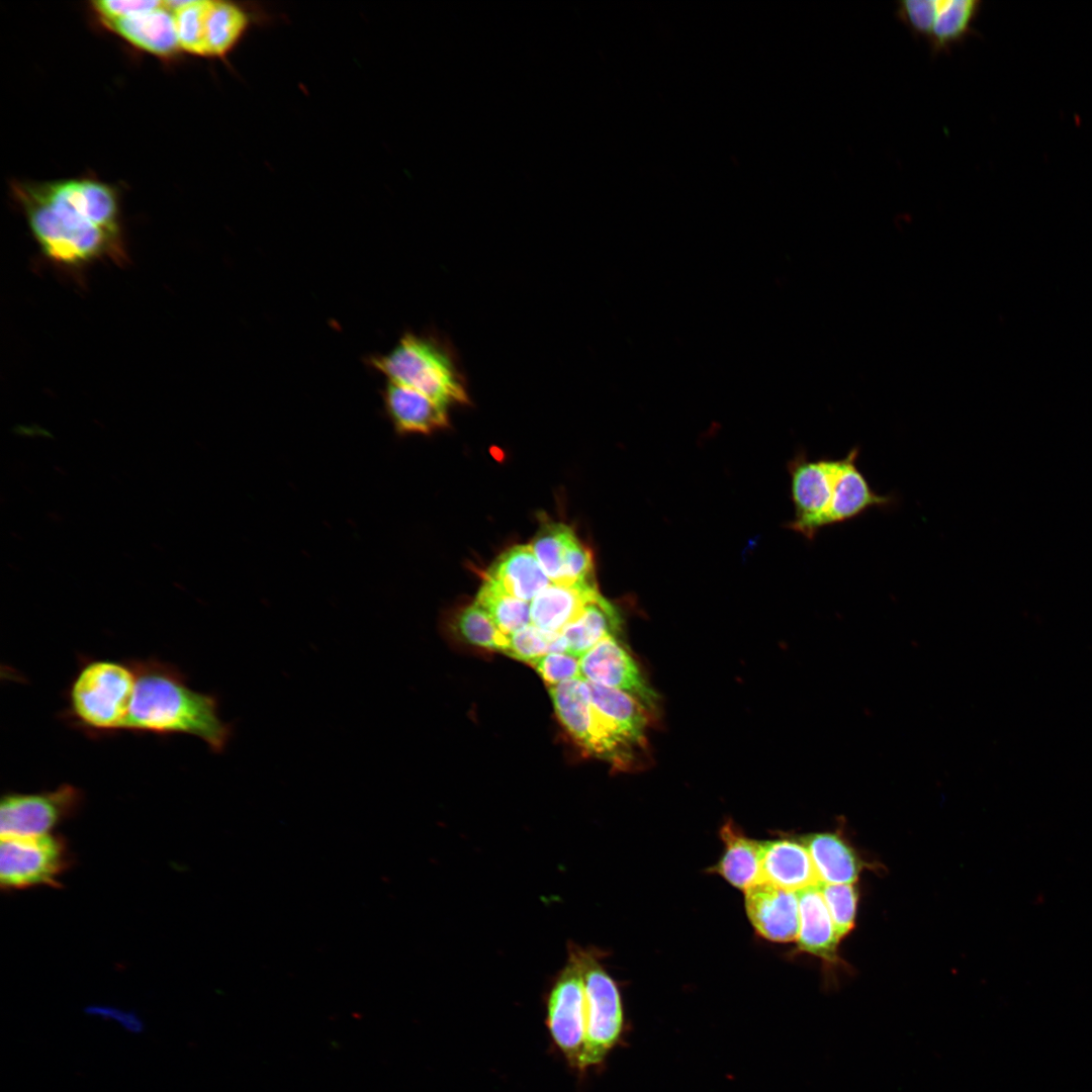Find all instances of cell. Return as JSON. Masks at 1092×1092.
Here are the masks:
<instances>
[{"label": "cell", "mask_w": 1092, "mask_h": 1092, "mask_svg": "<svg viewBox=\"0 0 1092 1092\" xmlns=\"http://www.w3.org/2000/svg\"><path fill=\"white\" fill-rule=\"evenodd\" d=\"M31 234L51 261L79 267L122 259L119 204L114 189L96 179L15 186Z\"/></svg>", "instance_id": "cell-1"}, {"label": "cell", "mask_w": 1092, "mask_h": 1092, "mask_svg": "<svg viewBox=\"0 0 1092 1092\" xmlns=\"http://www.w3.org/2000/svg\"><path fill=\"white\" fill-rule=\"evenodd\" d=\"M129 662L135 685L124 730L186 734L199 738L215 753L225 749L233 726L220 718L215 696L193 690L185 674L171 663L153 657Z\"/></svg>", "instance_id": "cell-2"}, {"label": "cell", "mask_w": 1092, "mask_h": 1092, "mask_svg": "<svg viewBox=\"0 0 1092 1092\" xmlns=\"http://www.w3.org/2000/svg\"><path fill=\"white\" fill-rule=\"evenodd\" d=\"M129 660L84 658L66 694L63 719L89 736L124 730L134 693Z\"/></svg>", "instance_id": "cell-3"}, {"label": "cell", "mask_w": 1092, "mask_h": 1092, "mask_svg": "<svg viewBox=\"0 0 1092 1092\" xmlns=\"http://www.w3.org/2000/svg\"><path fill=\"white\" fill-rule=\"evenodd\" d=\"M369 364L388 381L416 389L445 407L469 402L457 358L436 336L405 333L386 354L371 357Z\"/></svg>", "instance_id": "cell-4"}, {"label": "cell", "mask_w": 1092, "mask_h": 1092, "mask_svg": "<svg viewBox=\"0 0 1092 1092\" xmlns=\"http://www.w3.org/2000/svg\"><path fill=\"white\" fill-rule=\"evenodd\" d=\"M581 964L585 1029L578 1070L600 1065L619 1041L624 1027V1012L619 989L592 949L576 945Z\"/></svg>", "instance_id": "cell-5"}, {"label": "cell", "mask_w": 1092, "mask_h": 1092, "mask_svg": "<svg viewBox=\"0 0 1092 1092\" xmlns=\"http://www.w3.org/2000/svg\"><path fill=\"white\" fill-rule=\"evenodd\" d=\"M71 863V852L60 835L1 838L0 884L3 891L58 887L59 878Z\"/></svg>", "instance_id": "cell-6"}, {"label": "cell", "mask_w": 1092, "mask_h": 1092, "mask_svg": "<svg viewBox=\"0 0 1092 1092\" xmlns=\"http://www.w3.org/2000/svg\"><path fill=\"white\" fill-rule=\"evenodd\" d=\"M546 1025L552 1042L570 1068L578 1070L585 1029V997L576 945L554 980L546 1001Z\"/></svg>", "instance_id": "cell-7"}, {"label": "cell", "mask_w": 1092, "mask_h": 1092, "mask_svg": "<svg viewBox=\"0 0 1092 1092\" xmlns=\"http://www.w3.org/2000/svg\"><path fill=\"white\" fill-rule=\"evenodd\" d=\"M555 713L574 741L588 754L624 765L630 750L607 729L595 710L584 678L549 687Z\"/></svg>", "instance_id": "cell-8"}, {"label": "cell", "mask_w": 1092, "mask_h": 1092, "mask_svg": "<svg viewBox=\"0 0 1092 1092\" xmlns=\"http://www.w3.org/2000/svg\"><path fill=\"white\" fill-rule=\"evenodd\" d=\"M82 802L81 790L69 784L38 793L8 792L0 804L1 838L46 835L73 817Z\"/></svg>", "instance_id": "cell-9"}, {"label": "cell", "mask_w": 1092, "mask_h": 1092, "mask_svg": "<svg viewBox=\"0 0 1092 1092\" xmlns=\"http://www.w3.org/2000/svg\"><path fill=\"white\" fill-rule=\"evenodd\" d=\"M837 470V459L809 460L798 455L790 464L791 493L795 519L789 527L813 539L822 529V519L830 504Z\"/></svg>", "instance_id": "cell-10"}, {"label": "cell", "mask_w": 1092, "mask_h": 1092, "mask_svg": "<svg viewBox=\"0 0 1092 1092\" xmlns=\"http://www.w3.org/2000/svg\"><path fill=\"white\" fill-rule=\"evenodd\" d=\"M581 677L587 681L623 691L654 711L658 696L648 685L637 663L616 636H609L579 658Z\"/></svg>", "instance_id": "cell-11"}, {"label": "cell", "mask_w": 1092, "mask_h": 1092, "mask_svg": "<svg viewBox=\"0 0 1092 1092\" xmlns=\"http://www.w3.org/2000/svg\"><path fill=\"white\" fill-rule=\"evenodd\" d=\"M859 447L837 459L834 489L822 519V528L853 520L872 509H888L896 504L893 494L875 491L857 466Z\"/></svg>", "instance_id": "cell-12"}, {"label": "cell", "mask_w": 1092, "mask_h": 1092, "mask_svg": "<svg viewBox=\"0 0 1092 1092\" xmlns=\"http://www.w3.org/2000/svg\"><path fill=\"white\" fill-rule=\"evenodd\" d=\"M746 914L755 931L775 942L797 940L799 902L797 892L760 882L745 891Z\"/></svg>", "instance_id": "cell-13"}, {"label": "cell", "mask_w": 1092, "mask_h": 1092, "mask_svg": "<svg viewBox=\"0 0 1092 1092\" xmlns=\"http://www.w3.org/2000/svg\"><path fill=\"white\" fill-rule=\"evenodd\" d=\"M586 682L593 706L610 733L629 750L643 746L649 711L623 691Z\"/></svg>", "instance_id": "cell-14"}, {"label": "cell", "mask_w": 1092, "mask_h": 1092, "mask_svg": "<svg viewBox=\"0 0 1092 1092\" xmlns=\"http://www.w3.org/2000/svg\"><path fill=\"white\" fill-rule=\"evenodd\" d=\"M760 858L762 882L793 892L820 885L810 854L800 840L760 841Z\"/></svg>", "instance_id": "cell-15"}, {"label": "cell", "mask_w": 1092, "mask_h": 1092, "mask_svg": "<svg viewBox=\"0 0 1092 1092\" xmlns=\"http://www.w3.org/2000/svg\"><path fill=\"white\" fill-rule=\"evenodd\" d=\"M382 397L388 418L398 433L430 434L448 426L447 407L416 389L387 381Z\"/></svg>", "instance_id": "cell-16"}, {"label": "cell", "mask_w": 1092, "mask_h": 1092, "mask_svg": "<svg viewBox=\"0 0 1092 1092\" xmlns=\"http://www.w3.org/2000/svg\"><path fill=\"white\" fill-rule=\"evenodd\" d=\"M132 46L168 58L179 50L174 14L162 4L152 10L104 23Z\"/></svg>", "instance_id": "cell-17"}, {"label": "cell", "mask_w": 1092, "mask_h": 1092, "mask_svg": "<svg viewBox=\"0 0 1092 1092\" xmlns=\"http://www.w3.org/2000/svg\"><path fill=\"white\" fill-rule=\"evenodd\" d=\"M599 594L596 583L552 582L530 602L531 624L544 632L558 634Z\"/></svg>", "instance_id": "cell-18"}, {"label": "cell", "mask_w": 1092, "mask_h": 1092, "mask_svg": "<svg viewBox=\"0 0 1092 1092\" xmlns=\"http://www.w3.org/2000/svg\"><path fill=\"white\" fill-rule=\"evenodd\" d=\"M799 902L798 948L828 963L837 960L839 938L819 886L797 892Z\"/></svg>", "instance_id": "cell-19"}, {"label": "cell", "mask_w": 1092, "mask_h": 1092, "mask_svg": "<svg viewBox=\"0 0 1092 1092\" xmlns=\"http://www.w3.org/2000/svg\"><path fill=\"white\" fill-rule=\"evenodd\" d=\"M720 837L724 852L709 871L744 892L762 882L760 841L747 837L731 821L722 826Z\"/></svg>", "instance_id": "cell-20"}, {"label": "cell", "mask_w": 1092, "mask_h": 1092, "mask_svg": "<svg viewBox=\"0 0 1092 1092\" xmlns=\"http://www.w3.org/2000/svg\"><path fill=\"white\" fill-rule=\"evenodd\" d=\"M820 884H854L863 867L855 850L839 834L824 832L801 836Z\"/></svg>", "instance_id": "cell-21"}, {"label": "cell", "mask_w": 1092, "mask_h": 1092, "mask_svg": "<svg viewBox=\"0 0 1092 1092\" xmlns=\"http://www.w3.org/2000/svg\"><path fill=\"white\" fill-rule=\"evenodd\" d=\"M514 597L531 602L551 582L531 545H516L504 552L485 573Z\"/></svg>", "instance_id": "cell-22"}, {"label": "cell", "mask_w": 1092, "mask_h": 1092, "mask_svg": "<svg viewBox=\"0 0 1092 1092\" xmlns=\"http://www.w3.org/2000/svg\"><path fill=\"white\" fill-rule=\"evenodd\" d=\"M620 629L621 618L616 608L599 594L560 634L566 643V653L580 658L603 639L616 636Z\"/></svg>", "instance_id": "cell-23"}, {"label": "cell", "mask_w": 1092, "mask_h": 1092, "mask_svg": "<svg viewBox=\"0 0 1092 1092\" xmlns=\"http://www.w3.org/2000/svg\"><path fill=\"white\" fill-rule=\"evenodd\" d=\"M252 23V14L242 5L209 0L205 17V57H225L243 39Z\"/></svg>", "instance_id": "cell-24"}, {"label": "cell", "mask_w": 1092, "mask_h": 1092, "mask_svg": "<svg viewBox=\"0 0 1092 1092\" xmlns=\"http://www.w3.org/2000/svg\"><path fill=\"white\" fill-rule=\"evenodd\" d=\"M978 0H937L933 23L927 37L931 52L948 53L972 32L981 11Z\"/></svg>", "instance_id": "cell-25"}, {"label": "cell", "mask_w": 1092, "mask_h": 1092, "mask_svg": "<svg viewBox=\"0 0 1092 1092\" xmlns=\"http://www.w3.org/2000/svg\"><path fill=\"white\" fill-rule=\"evenodd\" d=\"M474 603L487 613L505 635L531 624L530 602L514 597L485 575Z\"/></svg>", "instance_id": "cell-26"}, {"label": "cell", "mask_w": 1092, "mask_h": 1092, "mask_svg": "<svg viewBox=\"0 0 1092 1092\" xmlns=\"http://www.w3.org/2000/svg\"><path fill=\"white\" fill-rule=\"evenodd\" d=\"M208 1H164V6L174 14L180 50L200 57H205V17Z\"/></svg>", "instance_id": "cell-27"}, {"label": "cell", "mask_w": 1092, "mask_h": 1092, "mask_svg": "<svg viewBox=\"0 0 1092 1092\" xmlns=\"http://www.w3.org/2000/svg\"><path fill=\"white\" fill-rule=\"evenodd\" d=\"M575 538L574 532L568 526L550 524L544 527L530 544L551 582L560 581L567 549Z\"/></svg>", "instance_id": "cell-28"}, {"label": "cell", "mask_w": 1092, "mask_h": 1092, "mask_svg": "<svg viewBox=\"0 0 1092 1092\" xmlns=\"http://www.w3.org/2000/svg\"><path fill=\"white\" fill-rule=\"evenodd\" d=\"M457 631L471 645L505 652L508 635L502 633L487 613L475 603L463 609L456 620Z\"/></svg>", "instance_id": "cell-29"}, {"label": "cell", "mask_w": 1092, "mask_h": 1092, "mask_svg": "<svg viewBox=\"0 0 1092 1092\" xmlns=\"http://www.w3.org/2000/svg\"><path fill=\"white\" fill-rule=\"evenodd\" d=\"M825 901L839 939L853 928L858 895L853 884H820Z\"/></svg>", "instance_id": "cell-30"}, {"label": "cell", "mask_w": 1092, "mask_h": 1092, "mask_svg": "<svg viewBox=\"0 0 1092 1092\" xmlns=\"http://www.w3.org/2000/svg\"><path fill=\"white\" fill-rule=\"evenodd\" d=\"M556 635L529 624L508 635V646L504 653L533 665L542 656L551 652V644Z\"/></svg>", "instance_id": "cell-31"}, {"label": "cell", "mask_w": 1092, "mask_h": 1092, "mask_svg": "<svg viewBox=\"0 0 1092 1092\" xmlns=\"http://www.w3.org/2000/svg\"><path fill=\"white\" fill-rule=\"evenodd\" d=\"M936 6L937 0H904L897 3L896 15L914 36L927 39Z\"/></svg>", "instance_id": "cell-32"}, {"label": "cell", "mask_w": 1092, "mask_h": 1092, "mask_svg": "<svg viewBox=\"0 0 1092 1092\" xmlns=\"http://www.w3.org/2000/svg\"><path fill=\"white\" fill-rule=\"evenodd\" d=\"M533 666L549 687L581 677L579 658L568 653H547Z\"/></svg>", "instance_id": "cell-33"}, {"label": "cell", "mask_w": 1092, "mask_h": 1092, "mask_svg": "<svg viewBox=\"0 0 1092 1092\" xmlns=\"http://www.w3.org/2000/svg\"><path fill=\"white\" fill-rule=\"evenodd\" d=\"M157 0H101L92 2V7L103 23L124 18L159 7Z\"/></svg>", "instance_id": "cell-34"}, {"label": "cell", "mask_w": 1092, "mask_h": 1092, "mask_svg": "<svg viewBox=\"0 0 1092 1092\" xmlns=\"http://www.w3.org/2000/svg\"><path fill=\"white\" fill-rule=\"evenodd\" d=\"M85 1013L117 1022L123 1029L130 1033H141L145 1029V1023L135 1011L122 1010L107 1005H90L85 1008Z\"/></svg>", "instance_id": "cell-35"}]
</instances>
